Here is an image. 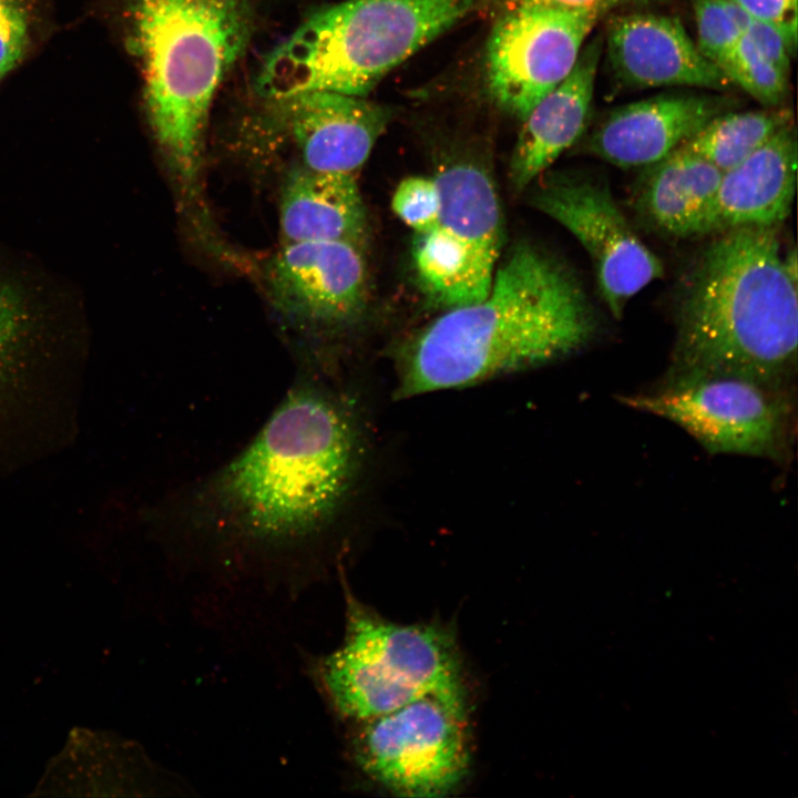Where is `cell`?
Wrapping results in <instances>:
<instances>
[{
    "label": "cell",
    "mask_w": 798,
    "mask_h": 798,
    "mask_svg": "<svg viewBox=\"0 0 798 798\" xmlns=\"http://www.w3.org/2000/svg\"><path fill=\"white\" fill-rule=\"evenodd\" d=\"M272 115L299 152L303 165L356 174L385 132L389 108L334 91L270 99Z\"/></svg>",
    "instance_id": "7c38bea8"
},
{
    "label": "cell",
    "mask_w": 798,
    "mask_h": 798,
    "mask_svg": "<svg viewBox=\"0 0 798 798\" xmlns=\"http://www.w3.org/2000/svg\"><path fill=\"white\" fill-rule=\"evenodd\" d=\"M620 400L679 426L712 454L781 463L792 451L794 387L732 374L667 372L653 388Z\"/></svg>",
    "instance_id": "52a82bcc"
},
{
    "label": "cell",
    "mask_w": 798,
    "mask_h": 798,
    "mask_svg": "<svg viewBox=\"0 0 798 798\" xmlns=\"http://www.w3.org/2000/svg\"><path fill=\"white\" fill-rule=\"evenodd\" d=\"M724 110L718 99L694 94H663L636 101L605 117L593 132L589 150L620 167L649 166Z\"/></svg>",
    "instance_id": "9a60e30c"
},
{
    "label": "cell",
    "mask_w": 798,
    "mask_h": 798,
    "mask_svg": "<svg viewBox=\"0 0 798 798\" xmlns=\"http://www.w3.org/2000/svg\"><path fill=\"white\" fill-rule=\"evenodd\" d=\"M748 14L778 28L795 48L797 0H728Z\"/></svg>",
    "instance_id": "83f0119b"
},
{
    "label": "cell",
    "mask_w": 798,
    "mask_h": 798,
    "mask_svg": "<svg viewBox=\"0 0 798 798\" xmlns=\"http://www.w3.org/2000/svg\"><path fill=\"white\" fill-rule=\"evenodd\" d=\"M342 643L318 659L316 676L336 713L360 722L430 694L466 693L451 628L439 622L398 623L349 591Z\"/></svg>",
    "instance_id": "8992f818"
},
{
    "label": "cell",
    "mask_w": 798,
    "mask_h": 798,
    "mask_svg": "<svg viewBox=\"0 0 798 798\" xmlns=\"http://www.w3.org/2000/svg\"><path fill=\"white\" fill-rule=\"evenodd\" d=\"M439 224L469 250L480 276L492 282L500 248V206L487 173L470 163L446 166L434 177Z\"/></svg>",
    "instance_id": "ffe728a7"
},
{
    "label": "cell",
    "mask_w": 798,
    "mask_h": 798,
    "mask_svg": "<svg viewBox=\"0 0 798 798\" xmlns=\"http://www.w3.org/2000/svg\"><path fill=\"white\" fill-rule=\"evenodd\" d=\"M702 54L723 72L741 32L727 0H692ZM725 74V73H724Z\"/></svg>",
    "instance_id": "cb8c5ba5"
},
{
    "label": "cell",
    "mask_w": 798,
    "mask_h": 798,
    "mask_svg": "<svg viewBox=\"0 0 798 798\" xmlns=\"http://www.w3.org/2000/svg\"><path fill=\"white\" fill-rule=\"evenodd\" d=\"M597 21L541 7L507 8L487 45L488 85L497 103L522 120L569 75Z\"/></svg>",
    "instance_id": "9c48e42d"
},
{
    "label": "cell",
    "mask_w": 798,
    "mask_h": 798,
    "mask_svg": "<svg viewBox=\"0 0 798 798\" xmlns=\"http://www.w3.org/2000/svg\"><path fill=\"white\" fill-rule=\"evenodd\" d=\"M728 8L741 34L748 38L784 73L789 75L790 55L795 48L782 32L771 23L748 14L730 1H728Z\"/></svg>",
    "instance_id": "484cf974"
},
{
    "label": "cell",
    "mask_w": 798,
    "mask_h": 798,
    "mask_svg": "<svg viewBox=\"0 0 798 798\" xmlns=\"http://www.w3.org/2000/svg\"><path fill=\"white\" fill-rule=\"evenodd\" d=\"M796 168V136L788 123L723 173L697 236L739 227H778L790 212Z\"/></svg>",
    "instance_id": "5bb4252c"
},
{
    "label": "cell",
    "mask_w": 798,
    "mask_h": 798,
    "mask_svg": "<svg viewBox=\"0 0 798 798\" xmlns=\"http://www.w3.org/2000/svg\"><path fill=\"white\" fill-rule=\"evenodd\" d=\"M596 330L595 313L571 270L520 244L482 299L447 309L419 334L399 392L454 389L549 364L584 347Z\"/></svg>",
    "instance_id": "7a4b0ae2"
},
{
    "label": "cell",
    "mask_w": 798,
    "mask_h": 798,
    "mask_svg": "<svg viewBox=\"0 0 798 798\" xmlns=\"http://www.w3.org/2000/svg\"><path fill=\"white\" fill-rule=\"evenodd\" d=\"M21 324V304L16 293L0 283V362L12 345Z\"/></svg>",
    "instance_id": "f546056e"
},
{
    "label": "cell",
    "mask_w": 798,
    "mask_h": 798,
    "mask_svg": "<svg viewBox=\"0 0 798 798\" xmlns=\"http://www.w3.org/2000/svg\"><path fill=\"white\" fill-rule=\"evenodd\" d=\"M266 283L276 306L288 318L307 327H330L360 313L367 270L356 243H283L267 263Z\"/></svg>",
    "instance_id": "8fae6325"
},
{
    "label": "cell",
    "mask_w": 798,
    "mask_h": 798,
    "mask_svg": "<svg viewBox=\"0 0 798 798\" xmlns=\"http://www.w3.org/2000/svg\"><path fill=\"white\" fill-rule=\"evenodd\" d=\"M466 695L430 694L352 723L356 767L396 796L450 795L466 779L471 761Z\"/></svg>",
    "instance_id": "ba28073f"
},
{
    "label": "cell",
    "mask_w": 798,
    "mask_h": 798,
    "mask_svg": "<svg viewBox=\"0 0 798 798\" xmlns=\"http://www.w3.org/2000/svg\"><path fill=\"white\" fill-rule=\"evenodd\" d=\"M481 0H346L314 13L266 57L258 92L367 95Z\"/></svg>",
    "instance_id": "5b68a950"
},
{
    "label": "cell",
    "mask_w": 798,
    "mask_h": 798,
    "mask_svg": "<svg viewBox=\"0 0 798 798\" xmlns=\"http://www.w3.org/2000/svg\"><path fill=\"white\" fill-rule=\"evenodd\" d=\"M725 75L759 103L775 108L784 100L788 74L767 59L741 34L724 69Z\"/></svg>",
    "instance_id": "603a6c76"
},
{
    "label": "cell",
    "mask_w": 798,
    "mask_h": 798,
    "mask_svg": "<svg viewBox=\"0 0 798 798\" xmlns=\"http://www.w3.org/2000/svg\"><path fill=\"white\" fill-rule=\"evenodd\" d=\"M649 167L636 198L640 213L667 235L697 236L724 172L683 146Z\"/></svg>",
    "instance_id": "d6986e66"
},
{
    "label": "cell",
    "mask_w": 798,
    "mask_h": 798,
    "mask_svg": "<svg viewBox=\"0 0 798 798\" xmlns=\"http://www.w3.org/2000/svg\"><path fill=\"white\" fill-rule=\"evenodd\" d=\"M358 461L348 411L303 376L245 449L170 507V523L239 550L304 549L334 523Z\"/></svg>",
    "instance_id": "6da1fadb"
},
{
    "label": "cell",
    "mask_w": 798,
    "mask_h": 798,
    "mask_svg": "<svg viewBox=\"0 0 798 798\" xmlns=\"http://www.w3.org/2000/svg\"><path fill=\"white\" fill-rule=\"evenodd\" d=\"M412 259L422 290L446 309L482 299L491 286L478 273L467 247L439 223L417 233Z\"/></svg>",
    "instance_id": "44dd1931"
},
{
    "label": "cell",
    "mask_w": 798,
    "mask_h": 798,
    "mask_svg": "<svg viewBox=\"0 0 798 798\" xmlns=\"http://www.w3.org/2000/svg\"><path fill=\"white\" fill-rule=\"evenodd\" d=\"M125 17L153 134L191 192L213 96L248 40V8L245 0H126Z\"/></svg>",
    "instance_id": "277c9868"
},
{
    "label": "cell",
    "mask_w": 798,
    "mask_h": 798,
    "mask_svg": "<svg viewBox=\"0 0 798 798\" xmlns=\"http://www.w3.org/2000/svg\"><path fill=\"white\" fill-rule=\"evenodd\" d=\"M649 0H509V7L531 6L569 12L584 13L600 20L612 10ZM508 7V8H509Z\"/></svg>",
    "instance_id": "f1b7e54d"
},
{
    "label": "cell",
    "mask_w": 798,
    "mask_h": 798,
    "mask_svg": "<svg viewBox=\"0 0 798 798\" xmlns=\"http://www.w3.org/2000/svg\"><path fill=\"white\" fill-rule=\"evenodd\" d=\"M788 123V112L771 108L723 112L681 146L726 172L747 158Z\"/></svg>",
    "instance_id": "7402d4cb"
},
{
    "label": "cell",
    "mask_w": 798,
    "mask_h": 798,
    "mask_svg": "<svg viewBox=\"0 0 798 798\" xmlns=\"http://www.w3.org/2000/svg\"><path fill=\"white\" fill-rule=\"evenodd\" d=\"M149 764L132 743L105 732L74 728L48 765L34 795L119 796L143 789Z\"/></svg>",
    "instance_id": "ac0fdd59"
},
{
    "label": "cell",
    "mask_w": 798,
    "mask_h": 798,
    "mask_svg": "<svg viewBox=\"0 0 798 798\" xmlns=\"http://www.w3.org/2000/svg\"><path fill=\"white\" fill-rule=\"evenodd\" d=\"M778 227L718 233L684 287L667 372H718L794 387L797 282L780 253Z\"/></svg>",
    "instance_id": "3957f363"
},
{
    "label": "cell",
    "mask_w": 798,
    "mask_h": 798,
    "mask_svg": "<svg viewBox=\"0 0 798 798\" xmlns=\"http://www.w3.org/2000/svg\"><path fill=\"white\" fill-rule=\"evenodd\" d=\"M532 205L582 244L595 268L608 310L621 318L627 301L664 274L658 257L637 237L606 184L556 176L540 186Z\"/></svg>",
    "instance_id": "30bf717a"
},
{
    "label": "cell",
    "mask_w": 798,
    "mask_h": 798,
    "mask_svg": "<svg viewBox=\"0 0 798 798\" xmlns=\"http://www.w3.org/2000/svg\"><path fill=\"white\" fill-rule=\"evenodd\" d=\"M391 208L417 233L434 227L440 216V194L434 177L410 176L402 180L393 192Z\"/></svg>",
    "instance_id": "d4e9b609"
},
{
    "label": "cell",
    "mask_w": 798,
    "mask_h": 798,
    "mask_svg": "<svg viewBox=\"0 0 798 798\" xmlns=\"http://www.w3.org/2000/svg\"><path fill=\"white\" fill-rule=\"evenodd\" d=\"M31 18L28 1L0 12V81L25 54L31 38Z\"/></svg>",
    "instance_id": "4316f807"
},
{
    "label": "cell",
    "mask_w": 798,
    "mask_h": 798,
    "mask_svg": "<svg viewBox=\"0 0 798 798\" xmlns=\"http://www.w3.org/2000/svg\"><path fill=\"white\" fill-rule=\"evenodd\" d=\"M600 38L582 48L569 75L522 119L510 166L512 185L524 190L582 134L602 54Z\"/></svg>",
    "instance_id": "2e32d148"
},
{
    "label": "cell",
    "mask_w": 798,
    "mask_h": 798,
    "mask_svg": "<svg viewBox=\"0 0 798 798\" xmlns=\"http://www.w3.org/2000/svg\"><path fill=\"white\" fill-rule=\"evenodd\" d=\"M27 0H0V12Z\"/></svg>",
    "instance_id": "4dcf8cb0"
},
{
    "label": "cell",
    "mask_w": 798,
    "mask_h": 798,
    "mask_svg": "<svg viewBox=\"0 0 798 798\" xmlns=\"http://www.w3.org/2000/svg\"><path fill=\"white\" fill-rule=\"evenodd\" d=\"M606 52L614 74L630 86L725 90L733 84L702 54L677 18L648 12L614 17Z\"/></svg>",
    "instance_id": "4fadbf2b"
},
{
    "label": "cell",
    "mask_w": 798,
    "mask_h": 798,
    "mask_svg": "<svg viewBox=\"0 0 798 798\" xmlns=\"http://www.w3.org/2000/svg\"><path fill=\"white\" fill-rule=\"evenodd\" d=\"M366 213L355 174L293 168L279 202L283 243L344 241L358 244Z\"/></svg>",
    "instance_id": "e0dca14e"
}]
</instances>
